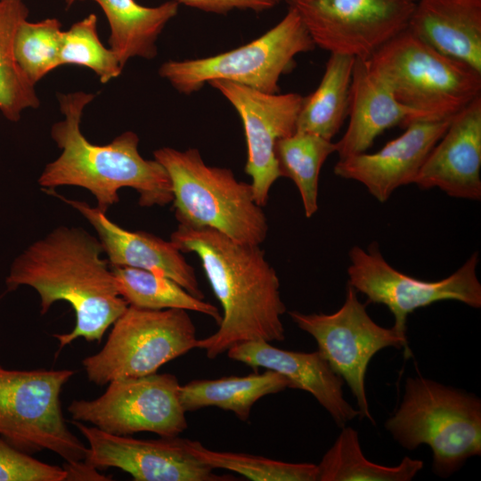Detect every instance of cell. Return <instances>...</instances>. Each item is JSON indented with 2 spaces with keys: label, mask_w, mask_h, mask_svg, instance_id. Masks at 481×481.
<instances>
[{
  "label": "cell",
  "mask_w": 481,
  "mask_h": 481,
  "mask_svg": "<svg viewBox=\"0 0 481 481\" xmlns=\"http://www.w3.org/2000/svg\"><path fill=\"white\" fill-rule=\"evenodd\" d=\"M72 370H9L0 366V436L27 453L49 450L68 463L87 447L68 428L61 393Z\"/></svg>",
  "instance_id": "ba28073f"
},
{
  "label": "cell",
  "mask_w": 481,
  "mask_h": 481,
  "mask_svg": "<svg viewBox=\"0 0 481 481\" xmlns=\"http://www.w3.org/2000/svg\"><path fill=\"white\" fill-rule=\"evenodd\" d=\"M98 18L90 13L63 30L60 62L90 69L103 84L118 77L124 67L117 54L102 45L98 35Z\"/></svg>",
  "instance_id": "4dcf8cb0"
},
{
  "label": "cell",
  "mask_w": 481,
  "mask_h": 481,
  "mask_svg": "<svg viewBox=\"0 0 481 481\" xmlns=\"http://www.w3.org/2000/svg\"><path fill=\"white\" fill-rule=\"evenodd\" d=\"M189 7L206 12L226 14L233 10H250L257 12L267 11L280 0H179Z\"/></svg>",
  "instance_id": "d6a6232c"
},
{
  "label": "cell",
  "mask_w": 481,
  "mask_h": 481,
  "mask_svg": "<svg viewBox=\"0 0 481 481\" xmlns=\"http://www.w3.org/2000/svg\"><path fill=\"white\" fill-rule=\"evenodd\" d=\"M315 46L368 60L407 29L414 0H284Z\"/></svg>",
  "instance_id": "4fadbf2b"
},
{
  "label": "cell",
  "mask_w": 481,
  "mask_h": 481,
  "mask_svg": "<svg viewBox=\"0 0 481 481\" xmlns=\"http://www.w3.org/2000/svg\"><path fill=\"white\" fill-rule=\"evenodd\" d=\"M349 124L336 143L339 159L366 152L377 136L395 126L420 121L417 113L401 104L387 84L365 60L356 59L350 89Z\"/></svg>",
  "instance_id": "ffe728a7"
},
{
  "label": "cell",
  "mask_w": 481,
  "mask_h": 481,
  "mask_svg": "<svg viewBox=\"0 0 481 481\" xmlns=\"http://www.w3.org/2000/svg\"><path fill=\"white\" fill-rule=\"evenodd\" d=\"M73 424L88 443L84 461L94 469L117 468L135 481H228L198 460L187 449L184 438L137 439L117 436L81 421Z\"/></svg>",
  "instance_id": "9a60e30c"
},
{
  "label": "cell",
  "mask_w": 481,
  "mask_h": 481,
  "mask_svg": "<svg viewBox=\"0 0 481 481\" xmlns=\"http://www.w3.org/2000/svg\"><path fill=\"white\" fill-rule=\"evenodd\" d=\"M297 326L316 341L318 351L349 387L360 416L374 424L365 389L367 367L376 353L407 346V337L377 324L349 284L341 307L332 314L289 313Z\"/></svg>",
  "instance_id": "30bf717a"
},
{
  "label": "cell",
  "mask_w": 481,
  "mask_h": 481,
  "mask_svg": "<svg viewBox=\"0 0 481 481\" xmlns=\"http://www.w3.org/2000/svg\"><path fill=\"white\" fill-rule=\"evenodd\" d=\"M62 32L61 23L56 18L26 20L19 26L14 38V57L33 85L61 66Z\"/></svg>",
  "instance_id": "f546056e"
},
{
  "label": "cell",
  "mask_w": 481,
  "mask_h": 481,
  "mask_svg": "<svg viewBox=\"0 0 481 481\" xmlns=\"http://www.w3.org/2000/svg\"><path fill=\"white\" fill-rule=\"evenodd\" d=\"M177 378L169 373L114 379L93 400H73L68 411L77 421L117 436L148 431L175 437L187 428Z\"/></svg>",
  "instance_id": "7c38bea8"
},
{
  "label": "cell",
  "mask_w": 481,
  "mask_h": 481,
  "mask_svg": "<svg viewBox=\"0 0 481 481\" xmlns=\"http://www.w3.org/2000/svg\"><path fill=\"white\" fill-rule=\"evenodd\" d=\"M314 47L300 17L289 8L276 25L249 43L209 57L167 61L159 75L187 95L214 80L277 94L280 78L293 69L296 56Z\"/></svg>",
  "instance_id": "52a82bcc"
},
{
  "label": "cell",
  "mask_w": 481,
  "mask_h": 481,
  "mask_svg": "<svg viewBox=\"0 0 481 481\" xmlns=\"http://www.w3.org/2000/svg\"><path fill=\"white\" fill-rule=\"evenodd\" d=\"M385 428L407 450L428 445L432 470L443 478L481 455V400L428 378H407L402 402Z\"/></svg>",
  "instance_id": "5b68a950"
},
{
  "label": "cell",
  "mask_w": 481,
  "mask_h": 481,
  "mask_svg": "<svg viewBox=\"0 0 481 481\" xmlns=\"http://www.w3.org/2000/svg\"><path fill=\"white\" fill-rule=\"evenodd\" d=\"M450 120L413 122L379 151L339 159L334 167V174L361 183L376 200L385 202L397 188L414 183L425 159L444 134Z\"/></svg>",
  "instance_id": "2e32d148"
},
{
  "label": "cell",
  "mask_w": 481,
  "mask_h": 481,
  "mask_svg": "<svg viewBox=\"0 0 481 481\" xmlns=\"http://www.w3.org/2000/svg\"><path fill=\"white\" fill-rule=\"evenodd\" d=\"M292 388L289 379L279 372L230 376L216 379H195L180 387V399L184 411L217 407L232 412L247 421L252 406L265 395Z\"/></svg>",
  "instance_id": "603a6c76"
},
{
  "label": "cell",
  "mask_w": 481,
  "mask_h": 481,
  "mask_svg": "<svg viewBox=\"0 0 481 481\" xmlns=\"http://www.w3.org/2000/svg\"><path fill=\"white\" fill-rule=\"evenodd\" d=\"M29 10L24 0H0V113L17 122L24 110L37 109L39 98L14 57V38Z\"/></svg>",
  "instance_id": "484cf974"
},
{
  "label": "cell",
  "mask_w": 481,
  "mask_h": 481,
  "mask_svg": "<svg viewBox=\"0 0 481 481\" xmlns=\"http://www.w3.org/2000/svg\"><path fill=\"white\" fill-rule=\"evenodd\" d=\"M281 0H280V2H281Z\"/></svg>",
  "instance_id": "e575fe53"
},
{
  "label": "cell",
  "mask_w": 481,
  "mask_h": 481,
  "mask_svg": "<svg viewBox=\"0 0 481 481\" xmlns=\"http://www.w3.org/2000/svg\"><path fill=\"white\" fill-rule=\"evenodd\" d=\"M66 469L40 461L0 436V481H63Z\"/></svg>",
  "instance_id": "1f68e13d"
},
{
  "label": "cell",
  "mask_w": 481,
  "mask_h": 481,
  "mask_svg": "<svg viewBox=\"0 0 481 481\" xmlns=\"http://www.w3.org/2000/svg\"><path fill=\"white\" fill-rule=\"evenodd\" d=\"M94 97L84 91L58 94L64 118L52 125L50 134L61 153L46 164L38 184L46 191L65 185L84 188L104 213L119 201L118 192L124 187L136 191L141 207H163L172 202L167 170L155 159L142 157L135 132H123L104 145L94 144L85 137L80 124L86 107Z\"/></svg>",
  "instance_id": "3957f363"
},
{
  "label": "cell",
  "mask_w": 481,
  "mask_h": 481,
  "mask_svg": "<svg viewBox=\"0 0 481 481\" xmlns=\"http://www.w3.org/2000/svg\"><path fill=\"white\" fill-rule=\"evenodd\" d=\"M184 440L188 451L214 469L230 470L254 481L318 479V468L314 463H290L242 452H218L199 441Z\"/></svg>",
  "instance_id": "f1b7e54d"
},
{
  "label": "cell",
  "mask_w": 481,
  "mask_h": 481,
  "mask_svg": "<svg viewBox=\"0 0 481 481\" xmlns=\"http://www.w3.org/2000/svg\"><path fill=\"white\" fill-rule=\"evenodd\" d=\"M415 2H417L418 0H414Z\"/></svg>",
  "instance_id": "836d02e7"
},
{
  "label": "cell",
  "mask_w": 481,
  "mask_h": 481,
  "mask_svg": "<svg viewBox=\"0 0 481 481\" xmlns=\"http://www.w3.org/2000/svg\"><path fill=\"white\" fill-rule=\"evenodd\" d=\"M481 96L455 114L433 147L414 183L422 190L439 188L447 195L481 199Z\"/></svg>",
  "instance_id": "e0dca14e"
},
{
  "label": "cell",
  "mask_w": 481,
  "mask_h": 481,
  "mask_svg": "<svg viewBox=\"0 0 481 481\" xmlns=\"http://www.w3.org/2000/svg\"><path fill=\"white\" fill-rule=\"evenodd\" d=\"M98 238L81 227L60 225L35 240L11 264L7 291L33 288L40 297V314L57 301H66L76 315L74 329L53 334L59 349L78 338L98 341L125 312L128 304L119 296Z\"/></svg>",
  "instance_id": "6da1fadb"
},
{
  "label": "cell",
  "mask_w": 481,
  "mask_h": 481,
  "mask_svg": "<svg viewBox=\"0 0 481 481\" xmlns=\"http://www.w3.org/2000/svg\"><path fill=\"white\" fill-rule=\"evenodd\" d=\"M47 192L77 209L91 224L110 266H128L165 275L194 297L204 299L194 268L171 240L126 230L109 219L106 213L85 201L69 200L53 191Z\"/></svg>",
  "instance_id": "ac0fdd59"
},
{
  "label": "cell",
  "mask_w": 481,
  "mask_h": 481,
  "mask_svg": "<svg viewBox=\"0 0 481 481\" xmlns=\"http://www.w3.org/2000/svg\"><path fill=\"white\" fill-rule=\"evenodd\" d=\"M153 156L169 175L179 224L214 229L248 244L265 240L267 219L250 183L239 181L229 168L207 165L197 148L161 147Z\"/></svg>",
  "instance_id": "277c9868"
},
{
  "label": "cell",
  "mask_w": 481,
  "mask_h": 481,
  "mask_svg": "<svg viewBox=\"0 0 481 481\" xmlns=\"http://www.w3.org/2000/svg\"><path fill=\"white\" fill-rule=\"evenodd\" d=\"M336 151V143L306 132L295 131L276 142L274 152L281 176L291 179L296 184L308 218L318 209L321 168Z\"/></svg>",
  "instance_id": "83f0119b"
},
{
  "label": "cell",
  "mask_w": 481,
  "mask_h": 481,
  "mask_svg": "<svg viewBox=\"0 0 481 481\" xmlns=\"http://www.w3.org/2000/svg\"><path fill=\"white\" fill-rule=\"evenodd\" d=\"M183 253H195L218 299L223 314L218 330L199 339L197 348L215 359L234 345L282 341L286 306L280 281L259 245L233 240L210 228L179 224L170 239Z\"/></svg>",
  "instance_id": "7a4b0ae2"
},
{
  "label": "cell",
  "mask_w": 481,
  "mask_h": 481,
  "mask_svg": "<svg viewBox=\"0 0 481 481\" xmlns=\"http://www.w3.org/2000/svg\"><path fill=\"white\" fill-rule=\"evenodd\" d=\"M229 358L254 369L264 368L281 373L290 380L292 388L310 393L340 428L360 415L344 397L343 379L330 368L320 352L289 351L265 340H251L232 346Z\"/></svg>",
  "instance_id": "d6986e66"
},
{
  "label": "cell",
  "mask_w": 481,
  "mask_h": 481,
  "mask_svg": "<svg viewBox=\"0 0 481 481\" xmlns=\"http://www.w3.org/2000/svg\"><path fill=\"white\" fill-rule=\"evenodd\" d=\"M348 284L364 294L369 302L385 305L394 315L393 328L406 336L410 314L444 300H454L473 308L481 307V283L477 274L478 252L473 253L453 273L436 281L418 280L391 266L376 242L365 250H349Z\"/></svg>",
  "instance_id": "8fae6325"
},
{
  "label": "cell",
  "mask_w": 481,
  "mask_h": 481,
  "mask_svg": "<svg viewBox=\"0 0 481 481\" xmlns=\"http://www.w3.org/2000/svg\"><path fill=\"white\" fill-rule=\"evenodd\" d=\"M355 61L353 56L330 53L319 86L303 98L296 131L330 141L339 132L349 112Z\"/></svg>",
  "instance_id": "cb8c5ba5"
},
{
  "label": "cell",
  "mask_w": 481,
  "mask_h": 481,
  "mask_svg": "<svg viewBox=\"0 0 481 481\" xmlns=\"http://www.w3.org/2000/svg\"><path fill=\"white\" fill-rule=\"evenodd\" d=\"M341 428L317 465L319 481H409L423 469L422 461L406 456L395 466L370 461L362 451L357 431L352 427Z\"/></svg>",
  "instance_id": "d4e9b609"
},
{
  "label": "cell",
  "mask_w": 481,
  "mask_h": 481,
  "mask_svg": "<svg viewBox=\"0 0 481 481\" xmlns=\"http://www.w3.org/2000/svg\"><path fill=\"white\" fill-rule=\"evenodd\" d=\"M78 1L65 0L67 7ZM100 5L110 27L109 47L123 67L135 57L151 60L158 54L157 41L166 25L176 16L179 0L150 7L135 0H91Z\"/></svg>",
  "instance_id": "7402d4cb"
},
{
  "label": "cell",
  "mask_w": 481,
  "mask_h": 481,
  "mask_svg": "<svg viewBox=\"0 0 481 481\" xmlns=\"http://www.w3.org/2000/svg\"><path fill=\"white\" fill-rule=\"evenodd\" d=\"M112 325L103 347L82 362L89 381L98 386L154 374L169 361L197 348L195 325L183 309L128 306Z\"/></svg>",
  "instance_id": "9c48e42d"
},
{
  "label": "cell",
  "mask_w": 481,
  "mask_h": 481,
  "mask_svg": "<svg viewBox=\"0 0 481 481\" xmlns=\"http://www.w3.org/2000/svg\"><path fill=\"white\" fill-rule=\"evenodd\" d=\"M110 268L117 290L128 306L150 310L194 311L210 316L218 324L221 322L222 314L216 306L194 297L165 275L128 266Z\"/></svg>",
  "instance_id": "4316f807"
},
{
  "label": "cell",
  "mask_w": 481,
  "mask_h": 481,
  "mask_svg": "<svg viewBox=\"0 0 481 481\" xmlns=\"http://www.w3.org/2000/svg\"><path fill=\"white\" fill-rule=\"evenodd\" d=\"M420 121L452 118L481 96V72L436 51L407 29L365 60Z\"/></svg>",
  "instance_id": "8992f818"
},
{
  "label": "cell",
  "mask_w": 481,
  "mask_h": 481,
  "mask_svg": "<svg viewBox=\"0 0 481 481\" xmlns=\"http://www.w3.org/2000/svg\"><path fill=\"white\" fill-rule=\"evenodd\" d=\"M407 29L481 72V0H418Z\"/></svg>",
  "instance_id": "44dd1931"
},
{
  "label": "cell",
  "mask_w": 481,
  "mask_h": 481,
  "mask_svg": "<svg viewBox=\"0 0 481 481\" xmlns=\"http://www.w3.org/2000/svg\"><path fill=\"white\" fill-rule=\"evenodd\" d=\"M208 84L224 95L242 121L247 143L244 170L251 177L256 202L264 207L271 187L281 177L274 152L276 142L296 131L304 96L265 93L224 80Z\"/></svg>",
  "instance_id": "5bb4252c"
}]
</instances>
